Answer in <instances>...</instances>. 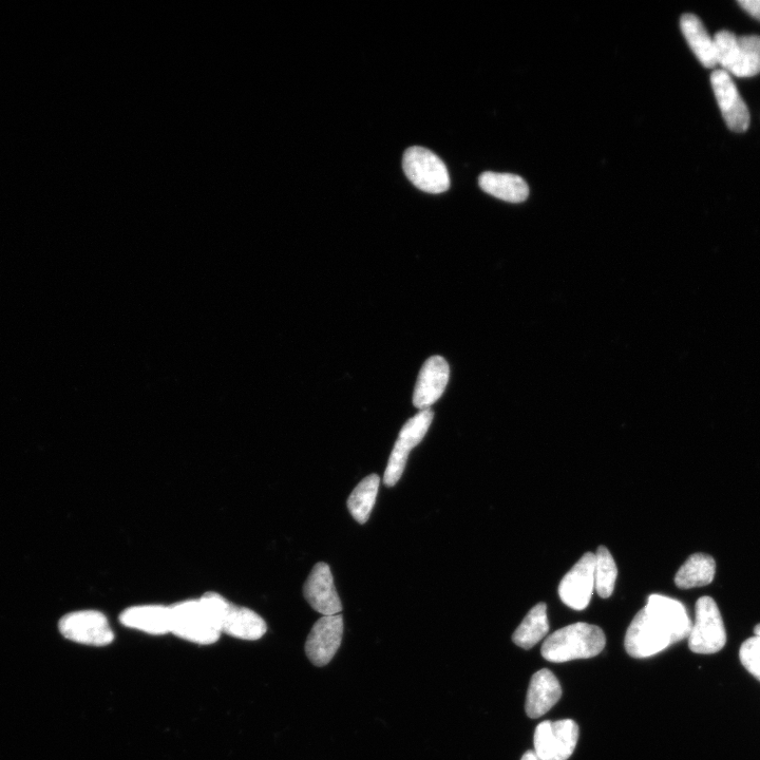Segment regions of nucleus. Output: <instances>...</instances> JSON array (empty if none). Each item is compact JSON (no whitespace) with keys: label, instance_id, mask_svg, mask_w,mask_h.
<instances>
[{"label":"nucleus","instance_id":"obj_5","mask_svg":"<svg viewBox=\"0 0 760 760\" xmlns=\"http://www.w3.org/2000/svg\"><path fill=\"white\" fill-rule=\"evenodd\" d=\"M170 612L171 633L177 637L202 645L219 640V627L200 599L171 605Z\"/></svg>","mask_w":760,"mask_h":760},{"label":"nucleus","instance_id":"obj_27","mask_svg":"<svg viewBox=\"0 0 760 760\" xmlns=\"http://www.w3.org/2000/svg\"><path fill=\"white\" fill-rule=\"evenodd\" d=\"M755 636L760 637V624H757L754 629Z\"/></svg>","mask_w":760,"mask_h":760},{"label":"nucleus","instance_id":"obj_2","mask_svg":"<svg viewBox=\"0 0 760 760\" xmlns=\"http://www.w3.org/2000/svg\"><path fill=\"white\" fill-rule=\"evenodd\" d=\"M605 644V634L599 626L588 623L570 624L545 640L542 656L554 663L593 658L604 650Z\"/></svg>","mask_w":760,"mask_h":760},{"label":"nucleus","instance_id":"obj_24","mask_svg":"<svg viewBox=\"0 0 760 760\" xmlns=\"http://www.w3.org/2000/svg\"><path fill=\"white\" fill-rule=\"evenodd\" d=\"M739 658L744 667L760 681V637H753L741 645Z\"/></svg>","mask_w":760,"mask_h":760},{"label":"nucleus","instance_id":"obj_21","mask_svg":"<svg viewBox=\"0 0 760 760\" xmlns=\"http://www.w3.org/2000/svg\"><path fill=\"white\" fill-rule=\"evenodd\" d=\"M549 632V622L547 617V605L539 603L532 607L526 615L515 634L512 641L520 648L530 650L539 643Z\"/></svg>","mask_w":760,"mask_h":760},{"label":"nucleus","instance_id":"obj_10","mask_svg":"<svg viewBox=\"0 0 760 760\" xmlns=\"http://www.w3.org/2000/svg\"><path fill=\"white\" fill-rule=\"evenodd\" d=\"M59 627L66 639L85 645L100 648L114 639L106 616L98 611L70 613L61 619Z\"/></svg>","mask_w":760,"mask_h":760},{"label":"nucleus","instance_id":"obj_12","mask_svg":"<svg viewBox=\"0 0 760 760\" xmlns=\"http://www.w3.org/2000/svg\"><path fill=\"white\" fill-rule=\"evenodd\" d=\"M712 88L728 127L734 132H745L750 126V112L739 91L726 71L719 69L711 75Z\"/></svg>","mask_w":760,"mask_h":760},{"label":"nucleus","instance_id":"obj_8","mask_svg":"<svg viewBox=\"0 0 760 760\" xmlns=\"http://www.w3.org/2000/svg\"><path fill=\"white\" fill-rule=\"evenodd\" d=\"M433 416L430 409L421 410L410 418L399 432L384 475V484L387 487H393L401 480L409 454L413 448L423 442L432 424Z\"/></svg>","mask_w":760,"mask_h":760},{"label":"nucleus","instance_id":"obj_9","mask_svg":"<svg viewBox=\"0 0 760 760\" xmlns=\"http://www.w3.org/2000/svg\"><path fill=\"white\" fill-rule=\"evenodd\" d=\"M579 739V727L572 719L543 721L535 732V753L541 760H567Z\"/></svg>","mask_w":760,"mask_h":760},{"label":"nucleus","instance_id":"obj_19","mask_svg":"<svg viewBox=\"0 0 760 760\" xmlns=\"http://www.w3.org/2000/svg\"><path fill=\"white\" fill-rule=\"evenodd\" d=\"M479 184L485 193L510 203L523 202L529 195L527 183L516 175L487 171L480 177Z\"/></svg>","mask_w":760,"mask_h":760},{"label":"nucleus","instance_id":"obj_6","mask_svg":"<svg viewBox=\"0 0 760 760\" xmlns=\"http://www.w3.org/2000/svg\"><path fill=\"white\" fill-rule=\"evenodd\" d=\"M727 632L718 605L711 597L698 599L695 622L689 636V648L701 655L715 654L725 648Z\"/></svg>","mask_w":760,"mask_h":760},{"label":"nucleus","instance_id":"obj_17","mask_svg":"<svg viewBox=\"0 0 760 760\" xmlns=\"http://www.w3.org/2000/svg\"><path fill=\"white\" fill-rule=\"evenodd\" d=\"M120 621L123 625L129 627V629L150 635H166L171 633L170 606H132L121 614Z\"/></svg>","mask_w":760,"mask_h":760},{"label":"nucleus","instance_id":"obj_23","mask_svg":"<svg viewBox=\"0 0 760 760\" xmlns=\"http://www.w3.org/2000/svg\"><path fill=\"white\" fill-rule=\"evenodd\" d=\"M595 563V587L598 595L607 599L610 598L615 589L618 576V569L615 560L605 546H600L596 553Z\"/></svg>","mask_w":760,"mask_h":760},{"label":"nucleus","instance_id":"obj_4","mask_svg":"<svg viewBox=\"0 0 760 760\" xmlns=\"http://www.w3.org/2000/svg\"><path fill=\"white\" fill-rule=\"evenodd\" d=\"M717 63L737 78H751L760 73V36H736L720 31L714 36Z\"/></svg>","mask_w":760,"mask_h":760},{"label":"nucleus","instance_id":"obj_25","mask_svg":"<svg viewBox=\"0 0 760 760\" xmlns=\"http://www.w3.org/2000/svg\"><path fill=\"white\" fill-rule=\"evenodd\" d=\"M738 5L760 22V0H738Z\"/></svg>","mask_w":760,"mask_h":760},{"label":"nucleus","instance_id":"obj_18","mask_svg":"<svg viewBox=\"0 0 760 760\" xmlns=\"http://www.w3.org/2000/svg\"><path fill=\"white\" fill-rule=\"evenodd\" d=\"M680 28L699 62L706 68L717 66L714 38L710 36L700 19L693 14H684L680 19Z\"/></svg>","mask_w":760,"mask_h":760},{"label":"nucleus","instance_id":"obj_26","mask_svg":"<svg viewBox=\"0 0 760 760\" xmlns=\"http://www.w3.org/2000/svg\"><path fill=\"white\" fill-rule=\"evenodd\" d=\"M521 760H541V759H540V758L537 756V754L535 753V751H534V752H532V751H527V752H526V753L523 755V757H522V759H521Z\"/></svg>","mask_w":760,"mask_h":760},{"label":"nucleus","instance_id":"obj_1","mask_svg":"<svg viewBox=\"0 0 760 760\" xmlns=\"http://www.w3.org/2000/svg\"><path fill=\"white\" fill-rule=\"evenodd\" d=\"M692 622L678 600L652 595L627 629L624 645L634 658H648L689 638Z\"/></svg>","mask_w":760,"mask_h":760},{"label":"nucleus","instance_id":"obj_11","mask_svg":"<svg viewBox=\"0 0 760 760\" xmlns=\"http://www.w3.org/2000/svg\"><path fill=\"white\" fill-rule=\"evenodd\" d=\"M595 563V554L586 553L560 583L561 600L576 611L585 610L591 602L595 588Z\"/></svg>","mask_w":760,"mask_h":760},{"label":"nucleus","instance_id":"obj_20","mask_svg":"<svg viewBox=\"0 0 760 760\" xmlns=\"http://www.w3.org/2000/svg\"><path fill=\"white\" fill-rule=\"evenodd\" d=\"M716 573L715 560L706 554L692 555L678 570L675 583L680 589H691L711 584Z\"/></svg>","mask_w":760,"mask_h":760},{"label":"nucleus","instance_id":"obj_14","mask_svg":"<svg viewBox=\"0 0 760 760\" xmlns=\"http://www.w3.org/2000/svg\"><path fill=\"white\" fill-rule=\"evenodd\" d=\"M303 596L313 610L322 616H335L342 611L331 568L327 563L320 562L313 567L304 583Z\"/></svg>","mask_w":760,"mask_h":760},{"label":"nucleus","instance_id":"obj_15","mask_svg":"<svg viewBox=\"0 0 760 760\" xmlns=\"http://www.w3.org/2000/svg\"><path fill=\"white\" fill-rule=\"evenodd\" d=\"M450 369L442 356H433L424 364L413 394V404L421 410L430 409L444 394L449 382Z\"/></svg>","mask_w":760,"mask_h":760},{"label":"nucleus","instance_id":"obj_7","mask_svg":"<svg viewBox=\"0 0 760 760\" xmlns=\"http://www.w3.org/2000/svg\"><path fill=\"white\" fill-rule=\"evenodd\" d=\"M403 168L411 183L425 193L443 194L450 187L445 163L426 148L415 146L407 149Z\"/></svg>","mask_w":760,"mask_h":760},{"label":"nucleus","instance_id":"obj_22","mask_svg":"<svg viewBox=\"0 0 760 760\" xmlns=\"http://www.w3.org/2000/svg\"><path fill=\"white\" fill-rule=\"evenodd\" d=\"M379 485L380 478L374 473L361 481L351 493L348 509L359 524L368 522L376 502Z\"/></svg>","mask_w":760,"mask_h":760},{"label":"nucleus","instance_id":"obj_3","mask_svg":"<svg viewBox=\"0 0 760 760\" xmlns=\"http://www.w3.org/2000/svg\"><path fill=\"white\" fill-rule=\"evenodd\" d=\"M200 600L213 616L221 634L255 641L261 639L268 631L263 618L250 608L235 605L214 592L204 594Z\"/></svg>","mask_w":760,"mask_h":760},{"label":"nucleus","instance_id":"obj_16","mask_svg":"<svg viewBox=\"0 0 760 760\" xmlns=\"http://www.w3.org/2000/svg\"><path fill=\"white\" fill-rule=\"evenodd\" d=\"M562 696L560 682L553 672L541 670L531 677L525 710L530 718H540L553 709Z\"/></svg>","mask_w":760,"mask_h":760},{"label":"nucleus","instance_id":"obj_13","mask_svg":"<svg viewBox=\"0 0 760 760\" xmlns=\"http://www.w3.org/2000/svg\"><path fill=\"white\" fill-rule=\"evenodd\" d=\"M344 636V618L339 615L323 616L313 626L307 639L306 653L316 667L329 664Z\"/></svg>","mask_w":760,"mask_h":760}]
</instances>
